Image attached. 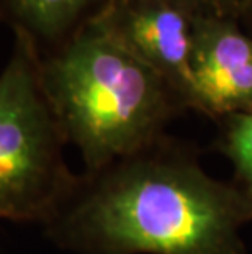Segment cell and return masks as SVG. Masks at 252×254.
Returning a JSON list of instances; mask_svg holds the SVG:
<instances>
[{
	"instance_id": "1",
	"label": "cell",
	"mask_w": 252,
	"mask_h": 254,
	"mask_svg": "<svg viewBox=\"0 0 252 254\" xmlns=\"http://www.w3.org/2000/svg\"><path fill=\"white\" fill-rule=\"evenodd\" d=\"M252 198L208 174L198 153L164 134L76 176L45 236L72 254H248Z\"/></svg>"
},
{
	"instance_id": "2",
	"label": "cell",
	"mask_w": 252,
	"mask_h": 254,
	"mask_svg": "<svg viewBox=\"0 0 252 254\" xmlns=\"http://www.w3.org/2000/svg\"><path fill=\"white\" fill-rule=\"evenodd\" d=\"M46 99L84 171L100 169L157 141L187 110L174 89L87 21L40 55Z\"/></svg>"
},
{
	"instance_id": "3",
	"label": "cell",
	"mask_w": 252,
	"mask_h": 254,
	"mask_svg": "<svg viewBox=\"0 0 252 254\" xmlns=\"http://www.w3.org/2000/svg\"><path fill=\"white\" fill-rule=\"evenodd\" d=\"M66 144L41 84L40 53L13 31L0 72V220L43 226L54 215L77 176Z\"/></svg>"
},
{
	"instance_id": "4",
	"label": "cell",
	"mask_w": 252,
	"mask_h": 254,
	"mask_svg": "<svg viewBox=\"0 0 252 254\" xmlns=\"http://www.w3.org/2000/svg\"><path fill=\"white\" fill-rule=\"evenodd\" d=\"M197 15L200 12L182 0H105L89 21L162 77L192 110Z\"/></svg>"
},
{
	"instance_id": "5",
	"label": "cell",
	"mask_w": 252,
	"mask_h": 254,
	"mask_svg": "<svg viewBox=\"0 0 252 254\" xmlns=\"http://www.w3.org/2000/svg\"><path fill=\"white\" fill-rule=\"evenodd\" d=\"M239 20L200 13L194 23V109L214 120L252 113V38Z\"/></svg>"
},
{
	"instance_id": "6",
	"label": "cell",
	"mask_w": 252,
	"mask_h": 254,
	"mask_svg": "<svg viewBox=\"0 0 252 254\" xmlns=\"http://www.w3.org/2000/svg\"><path fill=\"white\" fill-rule=\"evenodd\" d=\"M105 0H0V18L40 55L56 50L99 12Z\"/></svg>"
},
{
	"instance_id": "7",
	"label": "cell",
	"mask_w": 252,
	"mask_h": 254,
	"mask_svg": "<svg viewBox=\"0 0 252 254\" xmlns=\"http://www.w3.org/2000/svg\"><path fill=\"white\" fill-rule=\"evenodd\" d=\"M218 122V149L231 161L234 182L252 198V113L229 115Z\"/></svg>"
},
{
	"instance_id": "8",
	"label": "cell",
	"mask_w": 252,
	"mask_h": 254,
	"mask_svg": "<svg viewBox=\"0 0 252 254\" xmlns=\"http://www.w3.org/2000/svg\"><path fill=\"white\" fill-rule=\"evenodd\" d=\"M200 13L239 20L248 15L249 0H182Z\"/></svg>"
},
{
	"instance_id": "9",
	"label": "cell",
	"mask_w": 252,
	"mask_h": 254,
	"mask_svg": "<svg viewBox=\"0 0 252 254\" xmlns=\"http://www.w3.org/2000/svg\"><path fill=\"white\" fill-rule=\"evenodd\" d=\"M252 13V0H249V5H248V15Z\"/></svg>"
},
{
	"instance_id": "10",
	"label": "cell",
	"mask_w": 252,
	"mask_h": 254,
	"mask_svg": "<svg viewBox=\"0 0 252 254\" xmlns=\"http://www.w3.org/2000/svg\"><path fill=\"white\" fill-rule=\"evenodd\" d=\"M0 21H2V18H0Z\"/></svg>"
}]
</instances>
